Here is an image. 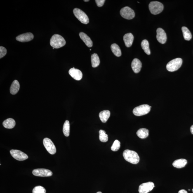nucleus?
I'll list each match as a JSON object with an SVG mask.
<instances>
[{
  "mask_svg": "<svg viewBox=\"0 0 193 193\" xmlns=\"http://www.w3.org/2000/svg\"><path fill=\"white\" fill-rule=\"evenodd\" d=\"M123 155L125 160L133 164H137L140 161V157L135 151L126 149L123 152Z\"/></svg>",
  "mask_w": 193,
  "mask_h": 193,
  "instance_id": "f257e3e1",
  "label": "nucleus"
},
{
  "mask_svg": "<svg viewBox=\"0 0 193 193\" xmlns=\"http://www.w3.org/2000/svg\"><path fill=\"white\" fill-rule=\"evenodd\" d=\"M50 44L53 48L58 49L65 46L66 42L62 36L55 34L52 36L50 40Z\"/></svg>",
  "mask_w": 193,
  "mask_h": 193,
  "instance_id": "f03ea898",
  "label": "nucleus"
},
{
  "mask_svg": "<svg viewBox=\"0 0 193 193\" xmlns=\"http://www.w3.org/2000/svg\"><path fill=\"white\" fill-rule=\"evenodd\" d=\"M182 63V60L181 58H177L172 60L167 64V70L170 72H174L180 68Z\"/></svg>",
  "mask_w": 193,
  "mask_h": 193,
  "instance_id": "7ed1b4c3",
  "label": "nucleus"
},
{
  "mask_svg": "<svg viewBox=\"0 0 193 193\" xmlns=\"http://www.w3.org/2000/svg\"><path fill=\"white\" fill-rule=\"evenodd\" d=\"M149 10L153 15L159 14L163 11L164 6L162 3L157 1H152L149 5Z\"/></svg>",
  "mask_w": 193,
  "mask_h": 193,
  "instance_id": "20e7f679",
  "label": "nucleus"
},
{
  "mask_svg": "<svg viewBox=\"0 0 193 193\" xmlns=\"http://www.w3.org/2000/svg\"><path fill=\"white\" fill-rule=\"evenodd\" d=\"M74 14L78 20L82 23L84 24H87L89 22L88 17L84 12L79 9L76 8L73 10Z\"/></svg>",
  "mask_w": 193,
  "mask_h": 193,
  "instance_id": "39448f33",
  "label": "nucleus"
},
{
  "mask_svg": "<svg viewBox=\"0 0 193 193\" xmlns=\"http://www.w3.org/2000/svg\"><path fill=\"white\" fill-rule=\"evenodd\" d=\"M150 109V106L149 105H143L135 107L133 109V112L135 116H142L148 114Z\"/></svg>",
  "mask_w": 193,
  "mask_h": 193,
  "instance_id": "423d86ee",
  "label": "nucleus"
},
{
  "mask_svg": "<svg viewBox=\"0 0 193 193\" xmlns=\"http://www.w3.org/2000/svg\"><path fill=\"white\" fill-rule=\"evenodd\" d=\"M120 13L121 16L127 20H132L135 17L134 11L128 7H125L122 9Z\"/></svg>",
  "mask_w": 193,
  "mask_h": 193,
  "instance_id": "0eeeda50",
  "label": "nucleus"
},
{
  "mask_svg": "<svg viewBox=\"0 0 193 193\" xmlns=\"http://www.w3.org/2000/svg\"><path fill=\"white\" fill-rule=\"evenodd\" d=\"M43 143L47 151L50 154H54L56 152V149L54 144L51 140L48 138L44 139Z\"/></svg>",
  "mask_w": 193,
  "mask_h": 193,
  "instance_id": "6e6552de",
  "label": "nucleus"
},
{
  "mask_svg": "<svg viewBox=\"0 0 193 193\" xmlns=\"http://www.w3.org/2000/svg\"><path fill=\"white\" fill-rule=\"evenodd\" d=\"M10 152L12 157L18 161L25 160L28 158L26 154L20 150L12 149Z\"/></svg>",
  "mask_w": 193,
  "mask_h": 193,
  "instance_id": "1a4fd4ad",
  "label": "nucleus"
},
{
  "mask_svg": "<svg viewBox=\"0 0 193 193\" xmlns=\"http://www.w3.org/2000/svg\"><path fill=\"white\" fill-rule=\"evenodd\" d=\"M154 186L153 182H149L141 184L139 186V193H148L152 191Z\"/></svg>",
  "mask_w": 193,
  "mask_h": 193,
  "instance_id": "9d476101",
  "label": "nucleus"
},
{
  "mask_svg": "<svg viewBox=\"0 0 193 193\" xmlns=\"http://www.w3.org/2000/svg\"><path fill=\"white\" fill-rule=\"evenodd\" d=\"M33 175L35 176L39 177H49L53 175L50 170L45 168H38L34 169L32 172Z\"/></svg>",
  "mask_w": 193,
  "mask_h": 193,
  "instance_id": "9b49d317",
  "label": "nucleus"
},
{
  "mask_svg": "<svg viewBox=\"0 0 193 193\" xmlns=\"http://www.w3.org/2000/svg\"><path fill=\"white\" fill-rule=\"evenodd\" d=\"M34 38V35L31 33H27L17 36L16 39L17 41L21 42H28Z\"/></svg>",
  "mask_w": 193,
  "mask_h": 193,
  "instance_id": "f8f14e48",
  "label": "nucleus"
},
{
  "mask_svg": "<svg viewBox=\"0 0 193 193\" xmlns=\"http://www.w3.org/2000/svg\"><path fill=\"white\" fill-rule=\"evenodd\" d=\"M156 32V38L158 42L161 44H165L167 41V36L164 30L162 28H158Z\"/></svg>",
  "mask_w": 193,
  "mask_h": 193,
  "instance_id": "ddd939ff",
  "label": "nucleus"
},
{
  "mask_svg": "<svg viewBox=\"0 0 193 193\" xmlns=\"http://www.w3.org/2000/svg\"><path fill=\"white\" fill-rule=\"evenodd\" d=\"M69 74L73 79L76 81H79L82 79L83 74L80 70L75 69L74 67L71 68L69 71Z\"/></svg>",
  "mask_w": 193,
  "mask_h": 193,
  "instance_id": "4468645a",
  "label": "nucleus"
},
{
  "mask_svg": "<svg viewBox=\"0 0 193 193\" xmlns=\"http://www.w3.org/2000/svg\"><path fill=\"white\" fill-rule=\"evenodd\" d=\"M142 66V63L140 60L137 58L134 59L131 63L132 68L134 72L138 74L141 71Z\"/></svg>",
  "mask_w": 193,
  "mask_h": 193,
  "instance_id": "2eb2a0df",
  "label": "nucleus"
},
{
  "mask_svg": "<svg viewBox=\"0 0 193 193\" xmlns=\"http://www.w3.org/2000/svg\"><path fill=\"white\" fill-rule=\"evenodd\" d=\"M133 40L134 36L131 33H128L125 34L123 36V41L127 47H130L131 46Z\"/></svg>",
  "mask_w": 193,
  "mask_h": 193,
  "instance_id": "dca6fc26",
  "label": "nucleus"
},
{
  "mask_svg": "<svg viewBox=\"0 0 193 193\" xmlns=\"http://www.w3.org/2000/svg\"><path fill=\"white\" fill-rule=\"evenodd\" d=\"M81 39L84 42L86 46L88 47H91L93 46V42L91 38L86 34L83 32L80 33L79 34Z\"/></svg>",
  "mask_w": 193,
  "mask_h": 193,
  "instance_id": "f3484780",
  "label": "nucleus"
},
{
  "mask_svg": "<svg viewBox=\"0 0 193 193\" xmlns=\"http://www.w3.org/2000/svg\"><path fill=\"white\" fill-rule=\"evenodd\" d=\"M20 84L19 82L15 80L12 83L10 89V93L13 95L16 94L20 90Z\"/></svg>",
  "mask_w": 193,
  "mask_h": 193,
  "instance_id": "a211bd4d",
  "label": "nucleus"
},
{
  "mask_svg": "<svg viewBox=\"0 0 193 193\" xmlns=\"http://www.w3.org/2000/svg\"><path fill=\"white\" fill-rule=\"evenodd\" d=\"M111 113L109 110L101 111L99 114V116L101 121L103 123H106L110 117Z\"/></svg>",
  "mask_w": 193,
  "mask_h": 193,
  "instance_id": "6ab92c4d",
  "label": "nucleus"
},
{
  "mask_svg": "<svg viewBox=\"0 0 193 193\" xmlns=\"http://www.w3.org/2000/svg\"><path fill=\"white\" fill-rule=\"evenodd\" d=\"M187 163V161L185 159H177L173 162V166L175 168H184Z\"/></svg>",
  "mask_w": 193,
  "mask_h": 193,
  "instance_id": "aec40b11",
  "label": "nucleus"
},
{
  "mask_svg": "<svg viewBox=\"0 0 193 193\" xmlns=\"http://www.w3.org/2000/svg\"><path fill=\"white\" fill-rule=\"evenodd\" d=\"M15 124L16 123L15 120L11 118L6 119L3 123V126L5 128L7 129L13 128L15 127Z\"/></svg>",
  "mask_w": 193,
  "mask_h": 193,
  "instance_id": "412c9836",
  "label": "nucleus"
},
{
  "mask_svg": "<svg viewBox=\"0 0 193 193\" xmlns=\"http://www.w3.org/2000/svg\"><path fill=\"white\" fill-rule=\"evenodd\" d=\"M136 133L139 138L144 139L149 136V131L146 128H141L137 131Z\"/></svg>",
  "mask_w": 193,
  "mask_h": 193,
  "instance_id": "4be33fe9",
  "label": "nucleus"
},
{
  "mask_svg": "<svg viewBox=\"0 0 193 193\" xmlns=\"http://www.w3.org/2000/svg\"><path fill=\"white\" fill-rule=\"evenodd\" d=\"M91 61L92 67L93 68L97 67L100 65V58L96 53H94L92 55Z\"/></svg>",
  "mask_w": 193,
  "mask_h": 193,
  "instance_id": "5701e85b",
  "label": "nucleus"
},
{
  "mask_svg": "<svg viewBox=\"0 0 193 193\" xmlns=\"http://www.w3.org/2000/svg\"><path fill=\"white\" fill-rule=\"evenodd\" d=\"M111 49L114 54L117 57H120L122 52L120 48L117 44L114 43L111 45Z\"/></svg>",
  "mask_w": 193,
  "mask_h": 193,
  "instance_id": "b1692460",
  "label": "nucleus"
},
{
  "mask_svg": "<svg viewBox=\"0 0 193 193\" xmlns=\"http://www.w3.org/2000/svg\"><path fill=\"white\" fill-rule=\"evenodd\" d=\"M184 37L185 40L189 41L192 38V34L189 29L186 27H183L182 28Z\"/></svg>",
  "mask_w": 193,
  "mask_h": 193,
  "instance_id": "393cba45",
  "label": "nucleus"
},
{
  "mask_svg": "<svg viewBox=\"0 0 193 193\" xmlns=\"http://www.w3.org/2000/svg\"><path fill=\"white\" fill-rule=\"evenodd\" d=\"M142 49L144 50L145 52L148 55L151 54L150 50L149 48V42L146 39H144L142 42L141 43Z\"/></svg>",
  "mask_w": 193,
  "mask_h": 193,
  "instance_id": "a878e982",
  "label": "nucleus"
},
{
  "mask_svg": "<svg viewBox=\"0 0 193 193\" xmlns=\"http://www.w3.org/2000/svg\"><path fill=\"white\" fill-rule=\"evenodd\" d=\"M63 132L64 135L66 137H68L70 134V123L68 120H66L64 122Z\"/></svg>",
  "mask_w": 193,
  "mask_h": 193,
  "instance_id": "bb28decb",
  "label": "nucleus"
},
{
  "mask_svg": "<svg viewBox=\"0 0 193 193\" xmlns=\"http://www.w3.org/2000/svg\"><path fill=\"white\" fill-rule=\"evenodd\" d=\"M99 139L102 142H107L108 140V136L106 132L103 130H100L99 132Z\"/></svg>",
  "mask_w": 193,
  "mask_h": 193,
  "instance_id": "cd10ccee",
  "label": "nucleus"
},
{
  "mask_svg": "<svg viewBox=\"0 0 193 193\" xmlns=\"http://www.w3.org/2000/svg\"><path fill=\"white\" fill-rule=\"evenodd\" d=\"M120 146V142L119 140H116L113 143L111 149L113 151H117L119 150Z\"/></svg>",
  "mask_w": 193,
  "mask_h": 193,
  "instance_id": "c85d7f7f",
  "label": "nucleus"
},
{
  "mask_svg": "<svg viewBox=\"0 0 193 193\" xmlns=\"http://www.w3.org/2000/svg\"><path fill=\"white\" fill-rule=\"evenodd\" d=\"M46 190L41 186H38L35 187L33 190V193H46Z\"/></svg>",
  "mask_w": 193,
  "mask_h": 193,
  "instance_id": "c756f323",
  "label": "nucleus"
},
{
  "mask_svg": "<svg viewBox=\"0 0 193 193\" xmlns=\"http://www.w3.org/2000/svg\"><path fill=\"white\" fill-rule=\"evenodd\" d=\"M7 53V50L6 48L2 46L0 47V58H2L5 56Z\"/></svg>",
  "mask_w": 193,
  "mask_h": 193,
  "instance_id": "7c9ffc66",
  "label": "nucleus"
},
{
  "mask_svg": "<svg viewBox=\"0 0 193 193\" xmlns=\"http://www.w3.org/2000/svg\"><path fill=\"white\" fill-rule=\"evenodd\" d=\"M95 1L97 6L101 7L104 5L105 1V0H96V1Z\"/></svg>",
  "mask_w": 193,
  "mask_h": 193,
  "instance_id": "2f4dec72",
  "label": "nucleus"
},
{
  "mask_svg": "<svg viewBox=\"0 0 193 193\" xmlns=\"http://www.w3.org/2000/svg\"><path fill=\"white\" fill-rule=\"evenodd\" d=\"M178 193H188L186 191L185 189H181L179 191Z\"/></svg>",
  "mask_w": 193,
  "mask_h": 193,
  "instance_id": "473e14b6",
  "label": "nucleus"
},
{
  "mask_svg": "<svg viewBox=\"0 0 193 193\" xmlns=\"http://www.w3.org/2000/svg\"><path fill=\"white\" fill-rule=\"evenodd\" d=\"M190 131L191 133L193 135V125H192V126H191V128H190Z\"/></svg>",
  "mask_w": 193,
  "mask_h": 193,
  "instance_id": "72a5a7b5",
  "label": "nucleus"
},
{
  "mask_svg": "<svg viewBox=\"0 0 193 193\" xmlns=\"http://www.w3.org/2000/svg\"><path fill=\"white\" fill-rule=\"evenodd\" d=\"M85 2H87V1H89V0H84V1Z\"/></svg>",
  "mask_w": 193,
  "mask_h": 193,
  "instance_id": "f704fd0d",
  "label": "nucleus"
},
{
  "mask_svg": "<svg viewBox=\"0 0 193 193\" xmlns=\"http://www.w3.org/2000/svg\"><path fill=\"white\" fill-rule=\"evenodd\" d=\"M97 193H102V192H97Z\"/></svg>",
  "mask_w": 193,
  "mask_h": 193,
  "instance_id": "c9c22d12",
  "label": "nucleus"
},
{
  "mask_svg": "<svg viewBox=\"0 0 193 193\" xmlns=\"http://www.w3.org/2000/svg\"><path fill=\"white\" fill-rule=\"evenodd\" d=\"M90 50H91V49H90Z\"/></svg>",
  "mask_w": 193,
  "mask_h": 193,
  "instance_id": "e433bc0d",
  "label": "nucleus"
},
{
  "mask_svg": "<svg viewBox=\"0 0 193 193\" xmlns=\"http://www.w3.org/2000/svg\"><path fill=\"white\" fill-rule=\"evenodd\" d=\"M192 191H193V189H192Z\"/></svg>",
  "mask_w": 193,
  "mask_h": 193,
  "instance_id": "4c0bfd02",
  "label": "nucleus"
}]
</instances>
